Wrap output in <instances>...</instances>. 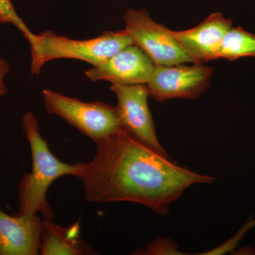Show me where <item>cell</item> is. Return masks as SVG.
I'll return each instance as SVG.
<instances>
[{
  "label": "cell",
  "instance_id": "5b68a950",
  "mask_svg": "<svg viewBox=\"0 0 255 255\" xmlns=\"http://www.w3.org/2000/svg\"><path fill=\"white\" fill-rule=\"evenodd\" d=\"M125 30L156 65L196 63L170 34L169 28L156 23L145 9H130L124 16Z\"/></svg>",
  "mask_w": 255,
  "mask_h": 255
},
{
  "label": "cell",
  "instance_id": "ba28073f",
  "mask_svg": "<svg viewBox=\"0 0 255 255\" xmlns=\"http://www.w3.org/2000/svg\"><path fill=\"white\" fill-rule=\"evenodd\" d=\"M154 64L139 47L131 44L119 50L103 63L85 72L92 82L105 80L112 85H147Z\"/></svg>",
  "mask_w": 255,
  "mask_h": 255
},
{
  "label": "cell",
  "instance_id": "30bf717a",
  "mask_svg": "<svg viewBox=\"0 0 255 255\" xmlns=\"http://www.w3.org/2000/svg\"><path fill=\"white\" fill-rule=\"evenodd\" d=\"M42 223L37 215L9 216L0 209V255H39Z\"/></svg>",
  "mask_w": 255,
  "mask_h": 255
},
{
  "label": "cell",
  "instance_id": "3957f363",
  "mask_svg": "<svg viewBox=\"0 0 255 255\" xmlns=\"http://www.w3.org/2000/svg\"><path fill=\"white\" fill-rule=\"evenodd\" d=\"M133 44L124 30L104 32L91 39L76 40L46 31L36 35L31 46V72L38 75L45 64L56 59H75L91 64L103 63L128 46Z\"/></svg>",
  "mask_w": 255,
  "mask_h": 255
},
{
  "label": "cell",
  "instance_id": "4fadbf2b",
  "mask_svg": "<svg viewBox=\"0 0 255 255\" xmlns=\"http://www.w3.org/2000/svg\"><path fill=\"white\" fill-rule=\"evenodd\" d=\"M0 23L14 25L23 33L29 44L36 38V34L32 33L26 23L20 17L11 0H0Z\"/></svg>",
  "mask_w": 255,
  "mask_h": 255
},
{
  "label": "cell",
  "instance_id": "8fae6325",
  "mask_svg": "<svg viewBox=\"0 0 255 255\" xmlns=\"http://www.w3.org/2000/svg\"><path fill=\"white\" fill-rule=\"evenodd\" d=\"M40 255H96L95 250L80 236V223L68 227L44 219L42 223Z\"/></svg>",
  "mask_w": 255,
  "mask_h": 255
},
{
  "label": "cell",
  "instance_id": "7c38bea8",
  "mask_svg": "<svg viewBox=\"0 0 255 255\" xmlns=\"http://www.w3.org/2000/svg\"><path fill=\"white\" fill-rule=\"evenodd\" d=\"M243 57H255V34L241 27L231 28L223 38L216 59L235 60Z\"/></svg>",
  "mask_w": 255,
  "mask_h": 255
},
{
  "label": "cell",
  "instance_id": "8992f818",
  "mask_svg": "<svg viewBox=\"0 0 255 255\" xmlns=\"http://www.w3.org/2000/svg\"><path fill=\"white\" fill-rule=\"evenodd\" d=\"M154 65L147 86L149 95L157 102L172 99L199 98L207 90L212 68L202 64Z\"/></svg>",
  "mask_w": 255,
  "mask_h": 255
},
{
  "label": "cell",
  "instance_id": "52a82bcc",
  "mask_svg": "<svg viewBox=\"0 0 255 255\" xmlns=\"http://www.w3.org/2000/svg\"><path fill=\"white\" fill-rule=\"evenodd\" d=\"M111 90L117 97L115 109L122 128L147 147L169 157L156 135L146 85H112Z\"/></svg>",
  "mask_w": 255,
  "mask_h": 255
},
{
  "label": "cell",
  "instance_id": "9c48e42d",
  "mask_svg": "<svg viewBox=\"0 0 255 255\" xmlns=\"http://www.w3.org/2000/svg\"><path fill=\"white\" fill-rule=\"evenodd\" d=\"M232 28V20L220 12L209 15L196 27L185 31L169 33L190 55L196 63L216 60L225 35Z\"/></svg>",
  "mask_w": 255,
  "mask_h": 255
},
{
  "label": "cell",
  "instance_id": "5bb4252c",
  "mask_svg": "<svg viewBox=\"0 0 255 255\" xmlns=\"http://www.w3.org/2000/svg\"><path fill=\"white\" fill-rule=\"evenodd\" d=\"M176 245L166 239H158L151 243L146 249L140 251V255L178 254Z\"/></svg>",
  "mask_w": 255,
  "mask_h": 255
},
{
  "label": "cell",
  "instance_id": "277c9868",
  "mask_svg": "<svg viewBox=\"0 0 255 255\" xmlns=\"http://www.w3.org/2000/svg\"><path fill=\"white\" fill-rule=\"evenodd\" d=\"M42 95L48 114L64 119L95 142L122 129L115 107L110 105L84 102L50 90H43Z\"/></svg>",
  "mask_w": 255,
  "mask_h": 255
},
{
  "label": "cell",
  "instance_id": "7a4b0ae2",
  "mask_svg": "<svg viewBox=\"0 0 255 255\" xmlns=\"http://www.w3.org/2000/svg\"><path fill=\"white\" fill-rule=\"evenodd\" d=\"M22 128L30 147L32 169L25 173L18 183L17 216H33L38 213L44 219H54V214L47 200V191L52 183L60 177L71 175L80 179L85 163L62 162L50 150L46 139L42 137L36 116L28 112L21 119Z\"/></svg>",
  "mask_w": 255,
  "mask_h": 255
},
{
  "label": "cell",
  "instance_id": "9a60e30c",
  "mask_svg": "<svg viewBox=\"0 0 255 255\" xmlns=\"http://www.w3.org/2000/svg\"><path fill=\"white\" fill-rule=\"evenodd\" d=\"M9 65L7 62L0 58V97L7 93V87L5 83V78L9 73Z\"/></svg>",
  "mask_w": 255,
  "mask_h": 255
},
{
  "label": "cell",
  "instance_id": "6da1fadb",
  "mask_svg": "<svg viewBox=\"0 0 255 255\" xmlns=\"http://www.w3.org/2000/svg\"><path fill=\"white\" fill-rule=\"evenodd\" d=\"M95 144V157L79 179L89 202L135 203L164 216L188 188L215 180L177 165L122 128Z\"/></svg>",
  "mask_w": 255,
  "mask_h": 255
}]
</instances>
